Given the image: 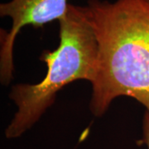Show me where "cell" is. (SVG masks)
Segmentation results:
<instances>
[{
    "label": "cell",
    "mask_w": 149,
    "mask_h": 149,
    "mask_svg": "<svg viewBox=\"0 0 149 149\" xmlns=\"http://www.w3.org/2000/svg\"><path fill=\"white\" fill-rule=\"evenodd\" d=\"M98 42L90 109L101 117L120 96L149 112V0H88Z\"/></svg>",
    "instance_id": "cell-1"
},
{
    "label": "cell",
    "mask_w": 149,
    "mask_h": 149,
    "mask_svg": "<svg viewBox=\"0 0 149 149\" xmlns=\"http://www.w3.org/2000/svg\"><path fill=\"white\" fill-rule=\"evenodd\" d=\"M59 23L58 48L43 52L40 58L47 65L44 79L35 85L18 84L11 89L9 98L17 111L5 129L6 139H17L32 128L65 86L75 80H94L98 42L85 8L69 4Z\"/></svg>",
    "instance_id": "cell-2"
},
{
    "label": "cell",
    "mask_w": 149,
    "mask_h": 149,
    "mask_svg": "<svg viewBox=\"0 0 149 149\" xmlns=\"http://www.w3.org/2000/svg\"><path fill=\"white\" fill-rule=\"evenodd\" d=\"M68 6L67 0H12L1 3V17L12 19L9 32L1 30L0 80L3 85H8L13 77V47L20 30L27 25L38 28L59 21L66 14Z\"/></svg>",
    "instance_id": "cell-3"
},
{
    "label": "cell",
    "mask_w": 149,
    "mask_h": 149,
    "mask_svg": "<svg viewBox=\"0 0 149 149\" xmlns=\"http://www.w3.org/2000/svg\"><path fill=\"white\" fill-rule=\"evenodd\" d=\"M141 142L149 149V112L146 111L143 119V139Z\"/></svg>",
    "instance_id": "cell-4"
}]
</instances>
